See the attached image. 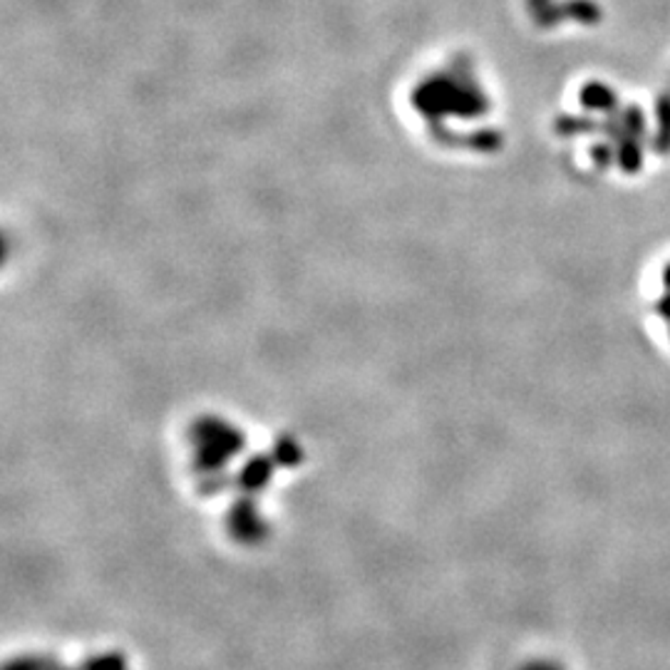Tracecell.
Here are the masks:
<instances>
[{
    "instance_id": "6da1fadb",
    "label": "cell",
    "mask_w": 670,
    "mask_h": 670,
    "mask_svg": "<svg viewBox=\"0 0 670 670\" xmlns=\"http://www.w3.org/2000/svg\"><path fill=\"white\" fill-rule=\"evenodd\" d=\"M5 670H60L52 658H38V656H25L15 658L5 666Z\"/></svg>"
},
{
    "instance_id": "7a4b0ae2",
    "label": "cell",
    "mask_w": 670,
    "mask_h": 670,
    "mask_svg": "<svg viewBox=\"0 0 670 670\" xmlns=\"http://www.w3.org/2000/svg\"><path fill=\"white\" fill-rule=\"evenodd\" d=\"M82 670H127V663L122 654H105L85 660Z\"/></svg>"
},
{
    "instance_id": "3957f363",
    "label": "cell",
    "mask_w": 670,
    "mask_h": 670,
    "mask_svg": "<svg viewBox=\"0 0 670 670\" xmlns=\"http://www.w3.org/2000/svg\"><path fill=\"white\" fill-rule=\"evenodd\" d=\"M525 670H562L556 663H549V660H537V663H529Z\"/></svg>"
},
{
    "instance_id": "277c9868",
    "label": "cell",
    "mask_w": 670,
    "mask_h": 670,
    "mask_svg": "<svg viewBox=\"0 0 670 670\" xmlns=\"http://www.w3.org/2000/svg\"><path fill=\"white\" fill-rule=\"evenodd\" d=\"M60 670H62V668H60ZM78 670H82V668H78Z\"/></svg>"
}]
</instances>
